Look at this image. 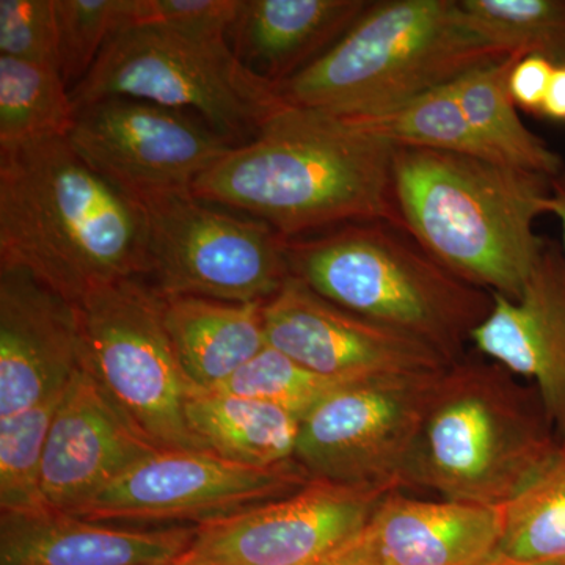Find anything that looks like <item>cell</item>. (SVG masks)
Here are the masks:
<instances>
[{
	"label": "cell",
	"mask_w": 565,
	"mask_h": 565,
	"mask_svg": "<svg viewBox=\"0 0 565 565\" xmlns=\"http://www.w3.org/2000/svg\"><path fill=\"white\" fill-rule=\"evenodd\" d=\"M393 152L392 143L344 118L286 106L206 170L192 192L247 212L288 239L356 222L403 230Z\"/></svg>",
	"instance_id": "6da1fadb"
},
{
	"label": "cell",
	"mask_w": 565,
	"mask_h": 565,
	"mask_svg": "<svg viewBox=\"0 0 565 565\" xmlns=\"http://www.w3.org/2000/svg\"><path fill=\"white\" fill-rule=\"evenodd\" d=\"M0 266H18L79 303L150 274L140 203L51 139L0 148Z\"/></svg>",
	"instance_id": "7a4b0ae2"
},
{
	"label": "cell",
	"mask_w": 565,
	"mask_h": 565,
	"mask_svg": "<svg viewBox=\"0 0 565 565\" xmlns=\"http://www.w3.org/2000/svg\"><path fill=\"white\" fill-rule=\"evenodd\" d=\"M394 203L405 233L446 269L516 299L545 245L552 178L475 156L394 147Z\"/></svg>",
	"instance_id": "3957f363"
},
{
	"label": "cell",
	"mask_w": 565,
	"mask_h": 565,
	"mask_svg": "<svg viewBox=\"0 0 565 565\" xmlns=\"http://www.w3.org/2000/svg\"><path fill=\"white\" fill-rule=\"evenodd\" d=\"M557 445L533 385L484 356L465 355L435 382L407 489L503 508L541 473Z\"/></svg>",
	"instance_id": "277c9868"
},
{
	"label": "cell",
	"mask_w": 565,
	"mask_h": 565,
	"mask_svg": "<svg viewBox=\"0 0 565 565\" xmlns=\"http://www.w3.org/2000/svg\"><path fill=\"white\" fill-rule=\"evenodd\" d=\"M292 277L323 299L429 345L467 355L493 294L457 277L392 223L356 222L286 245Z\"/></svg>",
	"instance_id": "5b68a950"
},
{
	"label": "cell",
	"mask_w": 565,
	"mask_h": 565,
	"mask_svg": "<svg viewBox=\"0 0 565 565\" xmlns=\"http://www.w3.org/2000/svg\"><path fill=\"white\" fill-rule=\"evenodd\" d=\"M465 24L459 0L370 2L343 39L277 85L286 106L362 117L508 57Z\"/></svg>",
	"instance_id": "8992f818"
},
{
	"label": "cell",
	"mask_w": 565,
	"mask_h": 565,
	"mask_svg": "<svg viewBox=\"0 0 565 565\" xmlns=\"http://www.w3.org/2000/svg\"><path fill=\"white\" fill-rule=\"evenodd\" d=\"M70 93L76 110L107 98L195 110L234 147L250 141L286 107L277 85L245 68L228 41L193 40L150 25L117 33Z\"/></svg>",
	"instance_id": "52a82bcc"
},
{
	"label": "cell",
	"mask_w": 565,
	"mask_h": 565,
	"mask_svg": "<svg viewBox=\"0 0 565 565\" xmlns=\"http://www.w3.org/2000/svg\"><path fill=\"white\" fill-rule=\"evenodd\" d=\"M163 297L137 278L102 286L77 303L82 366L137 434L158 451H210L192 434L182 371Z\"/></svg>",
	"instance_id": "ba28073f"
},
{
	"label": "cell",
	"mask_w": 565,
	"mask_h": 565,
	"mask_svg": "<svg viewBox=\"0 0 565 565\" xmlns=\"http://www.w3.org/2000/svg\"><path fill=\"white\" fill-rule=\"evenodd\" d=\"M150 275L162 297L266 303L291 277L282 236L269 223L212 207L192 191L140 202Z\"/></svg>",
	"instance_id": "9c48e42d"
},
{
	"label": "cell",
	"mask_w": 565,
	"mask_h": 565,
	"mask_svg": "<svg viewBox=\"0 0 565 565\" xmlns=\"http://www.w3.org/2000/svg\"><path fill=\"white\" fill-rule=\"evenodd\" d=\"M310 481L297 462L253 468L212 451H159L70 515L125 530L202 527L280 500Z\"/></svg>",
	"instance_id": "30bf717a"
},
{
	"label": "cell",
	"mask_w": 565,
	"mask_h": 565,
	"mask_svg": "<svg viewBox=\"0 0 565 565\" xmlns=\"http://www.w3.org/2000/svg\"><path fill=\"white\" fill-rule=\"evenodd\" d=\"M441 371L366 379L338 390L300 423L296 462L311 479L407 489Z\"/></svg>",
	"instance_id": "8fae6325"
},
{
	"label": "cell",
	"mask_w": 565,
	"mask_h": 565,
	"mask_svg": "<svg viewBox=\"0 0 565 565\" xmlns=\"http://www.w3.org/2000/svg\"><path fill=\"white\" fill-rule=\"evenodd\" d=\"M68 141L92 170L139 203L192 191L234 147L188 111L131 98L82 107Z\"/></svg>",
	"instance_id": "7c38bea8"
},
{
	"label": "cell",
	"mask_w": 565,
	"mask_h": 565,
	"mask_svg": "<svg viewBox=\"0 0 565 565\" xmlns=\"http://www.w3.org/2000/svg\"><path fill=\"white\" fill-rule=\"evenodd\" d=\"M394 487L311 479L280 500L196 527L180 565H318L366 526Z\"/></svg>",
	"instance_id": "4fadbf2b"
},
{
	"label": "cell",
	"mask_w": 565,
	"mask_h": 565,
	"mask_svg": "<svg viewBox=\"0 0 565 565\" xmlns=\"http://www.w3.org/2000/svg\"><path fill=\"white\" fill-rule=\"evenodd\" d=\"M263 321L267 344L329 377L433 374L451 364L422 341L323 299L292 275L263 305Z\"/></svg>",
	"instance_id": "5bb4252c"
},
{
	"label": "cell",
	"mask_w": 565,
	"mask_h": 565,
	"mask_svg": "<svg viewBox=\"0 0 565 565\" xmlns=\"http://www.w3.org/2000/svg\"><path fill=\"white\" fill-rule=\"evenodd\" d=\"M81 367L77 303L22 267L0 266V418L63 392Z\"/></svg>",
	"instance_id": "9a60e30c"
},
{
	"label": "cell",
	"mask_w": 565,
	"mask_h": 565,
	"mask_svg": "<svg viewBox=\"0 0 565 565\" xmlns=\"http://www.w3.org/2000/svg\"><path fill=\"white\" fill-rule=\"evenodd\" d=\"M479 355L534 386L557 437L565 438V253L546 239L516 299L493 294L471 337Z\"/></svg>",
	"instance_id": "2e32d148"
},
{
	"label": "cell",
	"mask_w": 565,
	"mask_h": 565,
	"mask_svg": "<svg viewBox=\"0 0 565 565\" xmlns=\"http://www.w3.org/2000/svg\"><path fill=\"white\" fill-rule=\"evenodd\" d=\"M156 452L82 366L58 405L44 449L46 503L54 511L73 514Z\"/></svg>",
	"instance_id": "e0dca14e"
},
{
	"label": "cell",
	"mask_w": 565,
	"mask_h": 565,
	"mask_svg": "<svg viewBox=\"0 0 565 565\" xmlns=\"http://www.w3.org/2000/svg\"><path fill=\"white\" fill-rule=\"evenodd\" d=\"M503 508L390 493L356 534L373 565H490L503 539Z\"/></svg>",
	"instance_id": "ac0fdd59"
},
{
	"label": "cell",
	"mask_w": 565,
	"mask_h": 565,
	"mask_svg": "<svg viewBox=\"0 0 565 565\" xmlns=\"http://www.w3.org/2000/svg\"><path fill=\"white\" fill-rule=\"evenodd\" d=\"M195 531L125 530L51 508L0 512V565H173Z\"/></svg>",
	"instance_id": "d6986e66"
},
{
	"label": "cell",
	"mask_w": 565,
	"mask_h": 565,
	"mask_svg": "<svg viewBox=\"0 0 565 565\" xmlns=\"http://www.w3.org/2000/svg\"><path fill=\"white\" fill-rule=\"evenodd\" d=\"M367 6L366 0H243L228 43L245 68L281 84L343 39Z\"/></svg>",
	"instance_id": "ffe728a7"
},
{
	"label": "cell",
	"mask_w": 565,
	"mask_h": 565,
	"mask_svg": "<svg viewBox=\"0 0 565 565\" xmlns=\"http://www.w3.org/2000/svg\"><path fill=\"white\" fill-rule=\"evenodd\" d=\"M163 318L182 371L195 390L210 392L267 345L264 303L204 297H163Z\"/></svg>",
	"instance_id": "44dd1931"
},
{
	"label": "cell",
	"mask_w": 565,
	"mask_h": 565,
	"mask_svg": "<svg viewBox=\"0 0 565 565\" xmlns=\"http://www.w3.org/2000/svg\"><path fill=\"white\" fill-rule=\"evenodd\" d=\"M185 419L206 449L230 462L253 468L296 462L302 419L275 405L193 390L185 401Z\"/></svg>",
	"instance_id": "7402d4cb"
},
{
	"label": "cell",
	"mask_w": 565,
	"mask_h": 565,
	"mask_svg": "<svg viewBox=\"0 0 565 565\" xmlns=\"http://www.w3.org/2000/svg\"><path fill=\"white\" fill-rule=\"evenodd\" d=\"M523 55L467 71L451 82L460 109L479 139L498 162L527 172L556 177L565 169L563 158L523 122L509 92V79Z\"/></svg>",
	"instance_id": "603a6c76"
},
{
	"label": "cell",
	"mask_w": 565,
	"mask_h": 565,
	"mask_svg": "<svg viewBox=\"0 0 565 565\" xmlns=\"http://www.w3.org/2000/svg\"><path fill=\"white\" fill-rule=\"evenodd\" d=\"M76 117L61 68L0 55V148L68 139Z\"/></svg>",
	"instance_id": "cb8c5ba5"
},
{
	"label": "cell",
	"mask_w": 565,
	"mask_h": 565,
	"mask_svg": "<svg viewBox=\"0 0 565 565\" xmlns=\"http://www.w3.org/2000/svg\"><path fill=\"white\" fill-rule=\"evenodd\" d=\"M341 118L393 147L457 152L498 162L465 118L451 82L381 114Z\"/></svg>",
	"instance_id": "d4e9b609"
},
{
	"label": "cell",
	"mask_w": 565,
	"mask_h": 565,
	"mask_svg": "<svg viewBox=\"0 0 565 565\" xmlns=\"http://www.w3.org/2000/svg\"><path fill=\"white\" fill-rule=\"evenodd\" d=\"M498 555L533 564H565V438L511 503Z\"/></svg>",
	"instance_id": "484cf974"
},
{
	"label": "cell",
	"mask_w": 565,
	"mask_h": 565,
	"mask_svg": "<svg viewBox=\"0 0 565 565\" xmlns=\"http://www.w3.org/2000/svg\"><path fill=\"white\" fill-rule=\"evenodd\" d=\"M465 24L504 54L565 66V0H459Z\"/></svg>",
	"instance_id": "4316f807"
},
{
	"label": "cell",
	"mask_w": 565,
	"mask_h": 565,
	"mask_svg": "<svg viewBox=\"0 0 565 565\" xmlns=\"http://www.w3.org/2000/svg\"><path fill=\"white\" fill-rule=\"evenodd\" d=\"M66 388L28 411L0 418V512L50 508L43 493L44 449Z\"/></svg>",
	"instance_id": "83f0119b"
},
{
	"label": "cell",
	"mask_w": 565,
	"mask_h": 565,
	"mask_svg": "<svg viewBox=\"0 0 565 565\" xmlns=\"http://www.w3.org/2000/svg\"><path fill=\"white\" fill-rule=\"evenodd\" d=\"M353 382L359 381L316 373L267 344L237 373L210 392L262 401L303 419L327 397Z\"/></svg>",
	"instance_id": "f1b7e54d"
},
{
	"label": "cell",
	"mask_w": 565,
	"mask_h": 565,
	"mask_svg": "<svg viewBox=\"0 0 565 565\" xmlns=\"http://www.w3.org/2000/svg\"><path fill=\"white\" fill-rule=\"evenodd\" d=\"M58 57L70 90L117 33L132 28L134 0H55Z\"/></svg>",
	"instance_id": "f546056e"
},
{
	"label": "cell",
	"mask_w": 565,
	"mask_h": 565,
	"mask_svg": "<svg viewBox=\"0 0 565 565\" xmlns=\"http://www.w3.org/2000/svg\"><path fill=\"white\" fill-rule=\"evenodd\" d=\"M0 55L61 68L55 0H0Z\"/></svg>",
	"instance_id": "4dcf8cb0"
},
{
	"label": "cell",
	"mask_w": 565,
	"mask_h": 565,
	"mask_svg": "<svg viewBox=\"0 0 565 565\" xmlns=\"http://www.w3.org/2000/svg\"><path fill=\"white\" fill-rule=\"evenodd\" d=\"M243 0H134L132 28L167 29L193 40L228 41Z\"/></svg>",
	"instance_id": "1f68e13d"
},
{
	"label": "cell",
	"mask_w": 565,
	"mask_h": 565,
	"mask_svg": "<svg viewBox=\"0 0 565 565\" xmlns=\"http://www.w3.org/2000/svg\"><path fill=\"white\" fill-rule=\"evenodd\" d=\"M556 66L537 55L520 58L509 79V92L519 109L541 115L550 81Z\"/></svg>",
	"instance_id": "d6a6232c"
},
{
	"label": "cell",
	"mask_w": 565,
	"mask_h": 565,
	"mask_svg": "<svg viewBox=\"0 0 565 565\" xmlns=\"http://www.w3.org/2000/svg\"><path fill=\"white\" fill-rule=\"evenodd\" d=\"M541 115L552 121L565 122V66H556L553 71Z\"/></svg>",
	"instance_id": "836d02e7"
},
{
	"label": "cell",
	"mask_w": 565,
	"mask_h": 565,
	"mask_svg": "<svg viewBox=\"0 0 565 565\" xmlns=\"http://www.w3.org/2000/svg\"><path fill=\"white\" fill-rule=\"evenodd\" d=\"M318 565H373L364 555L362 546L359 545V541L355 537L349 541L348 544L341 546L338 552H334L332 556L323 559Z\"/></svg>",
	"instance_id": "e575fe53"
},
{
	"label": "cell",
	"mask_w": 565,
	"mask_h": 565,
	"mask_svg": "<svg viewBox=\"0 0 565 565\" xmlns=\"http://www.w3.org/2000/svg\"><path fill=\"white\" fill-rule=\"evenodd\" d=\"M550 214L555 215L563 230V250L565 253V169L552 178V196H550Z\"/></svg>",
	"instance_id": "d590c367"
},
{
	"label": "cell",
	"mask_w": 565,
	"mask_h": 565,
	"mask_svg": "<svg viewBox=\"0 0 565 565\" xmlns=\"http://www.w3.org/2000/svg\"><path fill=\"white\" fill-rule=\"evenodd\" d=\"M490 565H565V564H533L523 563V561L509 559V557L498 555Z\"/></svg>",
	"instance_id": "8d00e7d4"
},
{
	"label": "cell",
	"mask_w": 565,
	"mask_h": 565,
	"mask_svg": "<svg viewBox=\"0 0 565 565\" xmlns=\"http://www.w3.org/2000/svg\"><path fill=\"white\" fill-rule=\"evenodd\" d=\"M173 565H180V564H173Z\"/></svg>",
	"instance_id": "74e56055"
}]
</instances>
